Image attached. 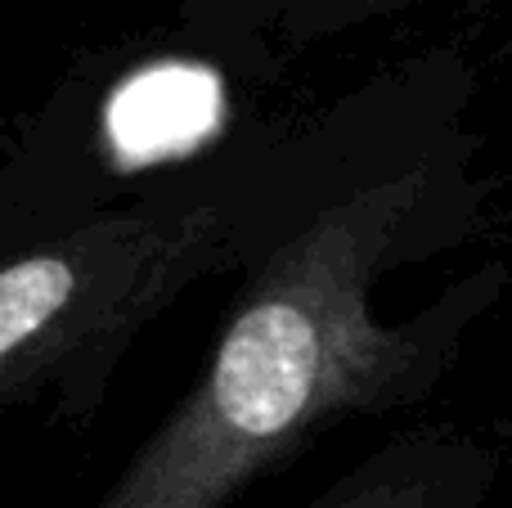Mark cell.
Here are the masks:
<instances>
[{
    "mask_svg": "<svg viewBox=\"0 0 512 508\" xmlns=\"http://www.w3.org/2000/svg\"><path fill=\"white\" fill-rule=\"evenodd\" d=\"M319 508H441V491H436L432 473H378L364 482L337 491L333 500Z\"/></svg>",
    "mask_w": 512,
    "mask_h": 508,
    "instance_id": "obj_4",
    "label": "cell"
},
{
    "mask_svg": "<svg viewBox=\"0 0 512 508\" xmlns=\"http://www.w3.org/2000/svg\"><path fill=\"white\" fill-rule=\"evenodd\" d=\"M225 126L221 72L194 59L135 68L104 99V144L122 171L162 167L198 153Z\"/></svg>",
    "mask_w": 512,
    "mask_h": 508,
    "instance_id": "obj_3",
    "label": "cell"
},
{
    "mask_svg": "<svg viewBox=\"0 0 512 508\" xmlns=\"http://www.w3.org/2000/svg\"><path fill=\"white\" fill-rule=\"evenodd\" d=\"M216 207L108 216L0 270V392L104 360L212 257Z\"/></svg>",
    "mask_w": 512,
    "mask_h": 508,
    "instance_id": "obj_2",
    "label": "cell"
},
{
    "mask_svg": "<svg viewBox=\"0 0 512 508\" xmlns=\"http://www.w3.org/2000/svg\"><path fill=\"white\" fill-rule=\"evenodd\" d=\"M423 176L351 189L256 270L207 374L99 508H230L306 437L414 374L418 347L373 315V279L418 212Z\"/></svg>",
    "mask_w": 512,
    "mask_h": 508,
    "instance_id": "obj_1",
    "label": "cell"
}]
</instances>
